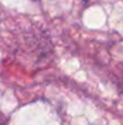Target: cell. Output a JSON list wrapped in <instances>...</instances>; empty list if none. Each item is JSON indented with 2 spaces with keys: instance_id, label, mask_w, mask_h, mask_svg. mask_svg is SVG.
Wrapping results in <instances>:
<instances>
[{
  "instance_id": "6da1fadb",
  "label": "cell",
  "mask_w": 123,
  "mask_h": 125,
  "mask_svg": "<svg viewBox=\"0 0 123 125\" xmlns=\"http://www.w3.org/2000/svg\"><path fill=\"white\" fill-rule=\"evenodd\" d=\"M0 125H4V124H2V123H1V122H0Z\"/></svg>"
},
{
  "instance_id": "7a4b0ae2",
  "label": "cell",
  "mask_w": 123,
  "mask_h": 125,
  "mask_svg": "<svg viewBox=\"0 0 123 125\" xmlns=\"http://www.w3.org/2000/svg\"><path fill=\"white\" fill-rule=\"evenodd\" d=\"M83 1H88V0H83Z\"/></svg>"
}]
</instances>
